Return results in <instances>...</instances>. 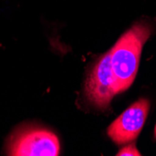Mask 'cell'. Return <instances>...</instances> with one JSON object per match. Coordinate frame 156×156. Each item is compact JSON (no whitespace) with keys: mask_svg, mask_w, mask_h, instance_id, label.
Masks as SVG:
<instances>
[{"mask_svg":"<svg viewBox=\"0 0 156 156\" xmlns=\"http://www.w3.org/2000/svg\"><path fill=\"white\" fill-rule=\"evenodd\" d=\"M151 33L146 23H137L125 32L110 49V64L117 94L133 83L139 65L143 45Z\"/></svg>","mask_w":156,"mask_h":156,"instance_id":"cell-1","label":"cell"},{"mask_svg":"<svg viewBox=\"0 0 156 156\" xmlns=\"http://www.w3.org/2000/svg\"><path fill=\"white\" fill-rule=\"evenodd\" d=\"M60 144L56 135L45 128L27 126L14 133L8 143V155L57 156Z\"/></svg>","mask_w":156,"mask_h":156,"instance_id":"cell-2","label":"cell"},{"mask_svg":"<svg viewBox=\"0 0 156 156\" xmlns=\"http://www.w3.org/2000/svg\"><path fill=\"white\" fill-rule=\"evenodd\" d=\"M117 94L115 79L110 64V51L97 61L85 83V95L91 104L106 108Z\"/></svg>","mask_w":156,"mask_h":156,"instance_id":"cell-3","label":"cell"},{"mask_svg":"<svg viewBox=\"0 0 156 156\" xmlns=\"http://www.w3.org/2000/svg\"><path fill=\"white\" fill-rule=\"evenodd\" d=\"M149 109L148 99L141 98L135 102L108 126V136L119 145L134 141L142 129Z\"/></svg>","mask_w":156,"mask_h":156,"instance_id":"cell-4","label":"cell"},{"mask_svg":"<svg viewBox=\"0 0 156 156\" xmlns=\"http://www.w3.org/2000/svg\"><path fill=\"white\" fill-rule=\"evenodd\" d=\"M116 155L118 156H140L141 154L136 150L135 144H130L128 146H125L122 149H121Z\"/></svg>","mask_w":156,"mask_h":156,"instance_id":"cell-5","label":"cell"},{"mask_svg":"<svg viewBox=\"0 0 156 156\" xmlns=\"http://www.w3.org/2000/svg\"><path fill=\"white\" fill-rule=\"evenodd\" d=\"M154 136L156 138V125H155V129H154Z\"/></svg>","mask_w":156,"mask_h":156,"instance_id":"cell-6","label":"cell"}]
</instances>
